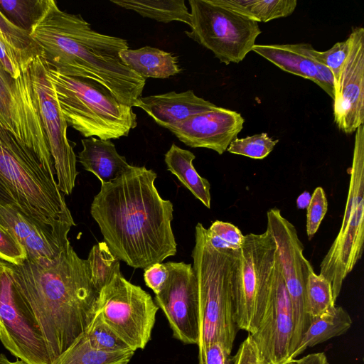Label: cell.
<instances>
[{
    "label": "cell",
    "mask_w": 364,
    "mask_h": 364,
    "mask_svg": "<svg viewBox=\"0 0 364 364\" xmlns=\"http://www.w3.org/2000/svg\"><path fill=\"white\" fill-rule=\"evenodd\" d=\"M349 41L346 40L335 43L326 51H318L312 48L310 54L317 62L326 65L332 72L335 79V87L338 80L341 68L346 58Z\"/></svg>",
    "instance_id": "cell-36"
},
{
    "label": "cell",
    "mask_w": 364,
    "mask_h": 364,
    "mask_svg": "<svg viewBox=\"0 0 364 364\" xmlns=\"http://www.w3.org/2000/svg\"><path fill=\"white\" fill-rule=\"evenodd\" d=\"M119 57L127 67L144 79L168 78L181 71L176 56L156 48H128L121 51Z\"/></svg>",
    "instance_id": "cell-23"
},
{
    "label": "cell",
    "mask_w": 364,
    "mask_h": 364,
    "mask_svg": "<svg viewBox=\"0 0 364 364\" xmlns=\"http://www.w3.org/2000/svg\"><path fill=\"white\" fill-rule=\"evenodd\" d=\"M348 52L335 87L333 117L338 128L350 134L364 124V28H352Z\"/></svg>",
    "instance_id": "cell-17"
},
{
    "label": "cell",
    "mask_w": 364,
    "mask_h": 364,
    "mask_svg": "<svg viewBox=\"0 0 364 364\" xmlns=\"http://www.w3.org/2000/svg\"><path fill=\"white\" fill-rule=\"evenodd\" d=\"M316 61V60H315ZM316 74L314 82L321 87L332 99L335 93V79L331 70L316 61Z\"/></svg>",
    "instance_id": "cell-43"
},
{
    "label": "cell",
    "mask_w": 364,
    "mask_h": 364,
    "mask_svg": "<svg viewBox=\"0 0 364 364\" xmlns=\"http://www.w3.org/2000/svg\"><path fill=\"white\" fill-rule=\"evenodd\" d=\"M312 48L309 43L255 44L252 50L282 70L314 82L316 69L310 54Z\"/></svg>",
    "instance_id": "cell-22"
},
{
    "label": "cell",
    "mask_w": 364,
    "mask_h": 364,
    "mask_svg": "<svg viewBox=\"0 0 364 364\" xmlns=\"http://www.w3.org/2000/svg\"><path fill=\"white\" fill-rule=\"evenodd\" d=\"M218 2L258 23L287 17L297 5L296 0H218Z\"/></svg>",
    "instance_id": "cell-27"
},
{
    "label": "cell",
    "mask_w": 364,
    "mask_h": 364,
    "mask_svg": "<svg viewBox=\"0 0 364 364\" xmlns=\"http://www.w3.org/2000/svg\"><path fill=\"white\" fill-rule=\"evenodd\" d=\"M199 364H233V359L224 346L213 342L198 350Z\"/></svg>",
    "instance_id": "cell-40"
},
{
    "label": "cell",
    "mask_w": 364,
    "mask_h": 364,
    "mask_svg": "<svg viewBox=\"0 0 364 364\" xmlns=\"http://www.w3.org/2000/svg\"><path fill=\"white\" fill-rule=\"evenodd\" d=\"M0 222L22 245L27 259H52L70 244L68 239L53 236L10 205L0 204Z\"/></svg>",
    "instance_id": "cell-19"
},
{
    "label": "cell",
    "mask_w": 364,
    "mask_h": 364,
    "mask_svg": "<svg viewBox=\"0 0 364 364\" xmlns=\"http://www.w3.org/2000/svg\"><path fill=\"white\" fill-rule=\"evenodd\" d=\"M134 350L107 352L94 348L85 333L58 359L55 364H128Z\"/></svg>",
    "instance_id": "cell-28"
},
{
    "label": "cell",
    "mask_w": 364,
    "mask_h": 364,
    "mask_svg": "<svg viewBox=\"0 0 364 364\" xmlns=\"http://www.w3.org/2000/svg\"><path fill=\"white\" fill-rule=\"evenodd\" d=\"M81 142L82 150L78 153V161L86 171L95 175L102 184L117 179L130 165L117 152L111 140L89 137Z\"/></svg>",
    "instance_id": "cell-21"
},
{
    "label": "cell",
    "mask_w": 364,
    "mask_h": 364,
    "mask_svg": "<svg viewBox=\"0 0 364 364\" xmlns=\"http://www.w3.org/2000/svg\"><path fill=\"white\" fill-rule=\"evenodd\" d=\"M293 330L291 304L277 254L269 304L259 328L255 333H249L262 364H283L289 360Z\"/></svg>",
    "instance_id": "cell-16"
},
{
    "label": "cell",
    "mask_w": 364,
    "mask_h": 364,
    "mask_svg": "<svg viewBox=\"0 0 364 364\" xmlns=\"http://www.w3.org/2000/svg\"><path fill=\"white\" fill-rule=\"evenodd\" d=\"M0 34L16 53L25 68H29L36 56L41 55L30 33L14 24L0 10Z\"/></svg>",
    "instance_id": "cell-30"
},
{
    "label": "cell",
    "mask_w": 364,
    "mask_h": 364,
    "mask_svg": "<svg viewBox=\"0 0 364 364\" xmlns=\"http://www.w3.org/2000/svg\"><path fill=\"white\" fill-rule=\"evenodd\" d=\"M168 276L155 303L163 311L173 336L184 344H198L200 306L196 274L191 264L165 263Z\"/></svg>",
    "instance_id": "cell-15"
},
{
    "label": "cell",
    "mask_w": 364,
    "mask_h": 364,
    "mask_svg": "<svg viewBox=\"0 0 364 364\" xmlns=\"http://www.w3.org/2000/svg\"><path fill=\"white\" fill-rule=\"evenodd\" d=\"M267 218V229L277 246L281 272L292 307L294 330L290 358L311 323L306 311V287L309 274L314 269L304 255V245L296 228L282 215L281 210L271 208Z\"/></svg>",
    "instance_id": "cell-13"
},
{
    "label": "cell",
    "mask_w": 364,
    "mask_h": 364,
    "mask_svg": "<svg viewBox=\"0 0 364 364\" xmlns=\"http://www.w3.org/2000/svg\"><path fill=\"white\" fill-rule=\"evenodd\" d=\"M85 335L91 346L97 350L107 352H124L132 350L97 311Z\"/></svg>",
    "instance_id": "cell-33"
},
{
    "label": "cell",
    "mask_w": 364,
    "mask_h": 364,
    "mask_svg": "<svg viewBox=\"0 0 364 364\" xmlns=\"http://www.w3.org/2000/svg\"><path fill=\"white\" fill-rule=\"evenodd\" d=\"M27 259L22 245L11 232L0 222V259L18 264Z\"/></svg>",
    "instance_id": "cell-38"
},
{
    "label": "cell",
    "mask_w": 364,
    "mask_h": 364,
    "mask_svg": "<svg viewBox=\"0 0 364 364\" xmlns=\"http://www.w3.org/2000/svg\"><path fill=\"white\" fill-rule=\"evenodd\" d=\"M232 359L233 364H262L257 348L249 334L239 346Z\"/></svg>",
    "instance_id": "cell-42"
},
{
    "label": "cell",
    "mask_w": 364,
    "mask_h": 364,
    "mask_svg": "<svg viewBox=\"0 0 364 364\" xmlns=\"http://www.w3.org/2000/svg\"><path fill=\"white\" fill-rule=\"evenodd\" d=\"M310 199H311L310 194L306 191L304 192L297 198V207L300 209L306 208L309 205Z\"/></svg>",
    "instance_id": "cell-45"
},
{
    "label": "cell",
    "mask_w": 364,
    "mask_h": 364,
    "mask_svg": "<svg viewBox=\"0 0 364 364\" xmlns=\"http://www.w3.org/2000/svg\"><path fill=\"white\" fill-rule=\"evenodd\" d=\"M152 169L129 165L102 184L90 213L110 251L129 266L144 269L176 253L173 206L159 195Z\"/></svg>",
    "instance_id": "cell-1"
},
{
    "label": "cell",
    "mask_w": 364,
    "mask_h": 364,
    "mask_svg": "<svg viewBox=\"0 0 364 364\" xmlns=\"http://www.w3.org/2000/svg\"><path fill=\"white\" fill-rule=\"evenodd\" d=\"M0 126L31 149L46 170L55 176L32 82L31 67L15 79L0 64Z\"/></svg>",
    "instance_id": "cell-11"
},
{
    "label": "cell",
    "mask_w": 364,
    "mask_h": 364,
    "mask_svg": "<svg viewBox=\"0 0 364 364\" xmlns=\"http://www.w3.org/2000/svg\"><path fill=\"white\" fill-rule=\"evenodd\" d=\"M306 209V234L311 240L318 230L328 209L326 196L321 187L314 190Z\"/></svg>",
    "instance_id": "cell-37"
},
{
    "label": "cell",
    "mask_w": 364,
    "mask_h": 364,
    "mask_svg": "<svg viewBox=\"0 0 364 364\" xmlns=\"http://www.w3.org/2000/svg\"><path fill=\"white\" fill-rule=\"evenodd\" d=\"M0 64L14 78H18L23 72L29 68H25L16 53L7 44L0 34Z\"/></svg>",
    "instance_id": "cell-39"
},
{
    "label": "cell",
    "mask_w": 364,
    "mask_h": 364,
    "mask_svg": "<svg viewBox=\"0 0 364 364\" xmlns=\"http://www.w3.org/2000/svg\"><path fill=\"white\" fill-rule=\"evenodd\" d=\"M207 235L211 245L219 249L238 250L245 240V235L235 225L220 220L212 223Z\"/></svg>",
    "instance_id": "cell-35"
},
{
    "label": "cell",
    "mask_w": 364,
    "mask_h": 364,
    "mask_svg": "<svg viewBox=\"0 0 364 364\" xmlns=\"http://www.w3.org/2000/svg\"><path fill=\"white\" fill-rule=\"evenodd\" d=\"M294 364H329L323 353H311L300 359H293Z\"/></svg>",
    "instance_id": "cell-44"
},
{
    "label": "cell",
    "mask_w": 364,
    "mask_h": 364,
    "mask_svg": "<svg viewBox=\"0 0 364 364\" xmlns=\"http://www.w3.org/2000/svg\"><path fill=\"white\" fill-rule=\"evenodd\" d=\"M350 183L339 232L320 264V275L331 285L333 301L360 259L364 242V125L355 130Z\"/></svg>",
    "instance_id": "cell-8"
},
{
    "label": "cell",
    "mask_w": 364,
    "mask_h": 364,
    "mask_svg": "<svg viewBox=\"0 0 364 364\" xmlns=\"http://www.w3.org/2000/svg\"><path fill=\"white\" fill-rule=\"evenodd\" d=\"M335 303L329 282L312 269L306 287V311L311 321L333 309Z\"/></svg>",
    "instance_id": "cell-31"
},
{
    "label": "cell",
    "mask_w": 364,
    "mask_h": 364,
    "mask_svg": "<svg viewBox=\"0 0 364 364\" xmlns=\"http://www.w3.org/2000/svg\"><path fill=\"white\" fill-rule=\"evenodd\" d=\"M0 342L27 364H53L36 319L16 287L11 264L1 259Z\"/></svg>",
    "instance_id": "cell-12"
},
{
    "label": "cell",
    "mask_w": 364,
    "mask_h": 364,
    "mask_svg": "<svg viewBox=\"0 0 364 364\" xmlns=\"http://www.w3.org/2000/svg\"><path fill=\"white\" fill-rule=\"evenodd\" d=\"M90 269L91 282L100 291L120 272L119 259L110 251L105 242L92 246L87 259Z\"/></svg>",
    "instance_id": "cell-29"
},
{
    "label": "cell",
    "mask_w": 364,
    "mask_h": 364,
    "mask_svg": "<svg viewBox=\"0 0 364 364\" xmlns=\"http://www.w3.org/2000/svg\"><path fill=\"white\" fill-rule=\"evenodd\" d=\"M30 36L48 68L93 81L132 107L142 97L146 79L119 57L129 48L127 41L95 31L81 15L60 10L55 1L48 0Z\"/></svg>",
    "instance_id": "cell-3"
},
{
    "label": "cell",
    "mask_w": 364,
    "mask_h": 364,
    "mask_svg": "<svg viewBox=\"0 0 364 364\" xmlns=\"http://www.w3.org/2000/svg\"><path fill=\"white\" fill-rule=\"evenodd\" d=\"M277 255L274 240L267 229L245 235L232 280L234 318L237 329L255 333L271 296Z\"/></svg>",
    "instance_id": "cell-7"
},
{
    "label": "cell",
    "mask_w": 364,
    "mask_h": 364,
    "mask_svg": "<svg viewBox=\"0 0 364 364\" xmlns=\"http://www.w3.org/2000/svg\"><path fill=\"white\" fill-rule=\"evenodd\" d=\"M196 156L191 151L172 144L165 154L167 169L208 208H210V184L200 176L193 165Z\"/></svg>",
    "instance_id": "cell-24"
},
{
    "label": "cell",
    "mask_w": 364,
    "mask_h": 364,
    "mask_svg": "<svg viewBox=\"0 0 364 364\" xmlns=\"http://www.w3.org/2000/svg\"><path fill=\"white\" fill-rule=\"evenodd\" d=\"M144 279L146 285L156 294H159L165 285L168 271L165 263H155L144 269Z\"/></svg>",
    "instance_id": "cell-41"
},
{
    "label": "cell",
    "mask_w": 364,
    "mask_h": 364,
    "mask_svg": "<svg viewBox=\"0 0 364 364\" xmlns=\"http://www.w3.org/2000/svg\"><path fill=\"white\" fill-rule=\"evenodd\" d=\"M0 204H7L63 240L75 225L58 186L36 154L0 126Z\"/></svg>",
    "instance_id": "cell-4"
},
{
    "label": "cell",
    "mask_w": 364,
    "mask_h": 364,
    "mask_svg": "<svg viewBox=\"0 0 364 364\" xmlns=\"http://www.w3.org/2000/svg\"><path fill=\"white\" fill-rule=\"evenodd\" d=\"M278 141V139H274L264 132L242 139L236 138L227 151L255 159H262L269 154Z\"/></svg>",
    "instance_id": "cell-34"
},
{
    "label": "cell",
    "mask_w": 364,
    "mask_h": 364,
    "mask_svg": "<svg viewBox=\"0 0 364 364\" xmlns=\"http://www.w3.org/2000/svg\"><path fill=\"white\" fill-rule=\"evenodd\" d=\"M122 8L134 11L144 18L162 23L181 21L191 26V17L183 0H111Z\"/></svg>",
    "instance_id": "cell-26"
},
{
    "label": "cell",
    "mask_w": 364,
    "mask_h": 364,
    "mask_svg": "<svg viewBox=\"0 0 364 364\" xmlns=\"http://www.w3.org/2000/svg\"><path fill=\"white\" fill-rule=\"evenodd\" d=\"M193 268L200 306L198 350L219 342L231 353L237 333L232 301V280L238 250L219 249L210 242L207 229L196 226Z\"/></svg>",
    "instance_id": "cell-5"
},
{
    "label": "cell",
    "mask_w": 364,
    "mask_h": 364,
    "mask_svg": "<svg viewBox=\"0 0 364 364\" xmlns=\"http://www.w3.org/2000/svg\"><path fill=\"white\" fill-rule=\"evenodd\" d=\"M158 310L151 295L122 274L100 291L96 302V311L134 351L150 341Z\"/></svg>",
    "instance_id": "cell-10"
},
{
    "label": "cell",
    "mask_w": 364,
    "mask_h": 364,
    "mask_svg": "<svg viewBox=\"0 0 364 364\" xmlns=\"http://www.w3.org/2000/svg\"><path fill=\"white\" fill-rule=\"evenodd\" d=\"M48 72L68 125L85 138L116 139L127 136L136 127L132 107L119 102L96 82L48 68Z\"/></svg>",
    "instance_id": "cell-6"
},
{
    "label": "cell",
    "mask_w": 364,
    "mask_h": 364,
    "mask_svg": "<svg viewBox=\"0 0 364 364\" xmlns=\"http://www.w3.org/2000/svg\"><path fill=\"white\" fill-rule=\"evenodd\" d=\"M31 74L58 186L64 195L69 196L75 187L77 175V156L68 139V125L60 111L47 65L40 55L33 61Z\"/></svg>",
    "instance_id": "cell-14"
},
{
    "label": "cell",
    "mask_w": 364,
    "mask_h": 364,
    "mask_svg": "<svg viewBox=\"0 0 364 364\" xmlns=\"http://www.w3.org/2000/svg\"><path fill=\"white\" fill-rule=\"evenodd\" d=\"M245 122L242 115L227 108L193 115L167 129L181 141L193 148H205L223 154L237 138Z\"/></svg>",
    "instance_id": "cell-18"
},
{
    "label": "cell",
    "mask_w": 364,
    "mask_h": 364,
    "mask_svg": "<svg viewBox=\"0 0 364 364\" xmlns=\"http://www.w3.org/2000/svg\"><path fill=\"white\" fill-rule=\"evenodd\" d=\"M135 107L142 109L155 122L167 129L193 115L210 111L217 106L198 97L193 90H187L141 97Z\"/></svg>",
    "instance_id": "cell-20"
},
{
    "label": "cell",
    "mask_w": 364,
    "mask_h": 364,
    "mask_svg": "<svg viewBox=\"0 0 364 364\" xmlns=\"http://www.w3.org/2000/svg\"><path fill=\"white\" fill-rule=\"evenodd\" d=\"M11 267L55 364L85 333L96 312L99 292L91 282L88 261L70 243L52 259H26Z\"/></svg>",
    "instance_id": "cell-2"
},
{
    "label": "cell",
    "mask_w": 364,
    "mask_h": 364,
    "mask_svg": "<svg viewBox=\"0 0 364 364\" xmlns=\"http://www.w3.org/2000/svg\"><path fill=\"white\" fill-rule=\"evenodd\" d=\"M0 364H27L24 361L17 359L15 361L9 360L7 357L3 354L0 353Z\"/></svg>",
    "instance_id": "cell-46"
},
{
    "label": "cell",
    "mask_w": 364,
    "mask_h": 364,
    "mask_svg": "<svg viewBox=\"0 0 364 364\" xmlns=\"http://www.w3.org/2000/svg\"><path fill=\"white\" fill-rule=\"evenodd\" d=\"M48 2V0H0V8L14 24L30 33Z\"/></svg>",
    "instance_id": "cell-32"
},
{
    "label": "cell",
    "mask_w": 364,
    "mask_h": 364,
    "mask_svg": "<svg viewBox=\"0 0 364 364\" xmlns=\"http://www.w3.org/2000/svg\"><path fill=\"white\" fill-rule=\"evenodd\" d=\"M349 314L341 306H335L313 320L289 360L296 359L306 348L345 333L352 325Z\"/></svg>",
    "instance_id": "cell-25"
},
{
    "label": "cell",
    "mask_w": 364,
    "mask_h": 364,
    "mask_svg": "<svg viewBox=\"0 0 364 364\" xmlns=\"http://www.w3.org/2000/svg\"><path fill=\"white\" fill-rule=\"evenodd\" d=\"M191 26L186 35L221 63H239L262 33L258 22L222 6L218 0H189Z\"/></svg>",
    "instance_id": "cell-9"
}]
</instances>
